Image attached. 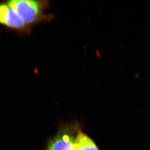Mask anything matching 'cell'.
Returning a JSON list of instances; mask_svg holds the SVG:
<instances>
[{
    "mask_svg": "<svg viewBox=\"0 0 150 150\" xmlns=\"http://www.w3.org/2000/svg\"><path fill=\"white\" fill-rule=\"evenodd\" d=\"M6 3L30 28L35 24L51 20L52 17L46 14L49 4L45 1L12 0Z\"/></svg>",
    "mask_w": 150,
    "mask_h": 150,
    "instance_id": "1",
    "label": "cell"
},
{
    "mask_svg": "<svg viewBox=\"0 0 150 150\" xmlns=\"http://www.w3.org/2000/svg\"><path fill=\"white\" fill-rule=\"evenodd\" d=\"M71 150H99L92 139L82 131H78L74 137Z\"/></svg>",
    "mask_w": 150,
    "mask_h": 150,
    "instance_id": "4",
    "label": "cell"
},
{
    "mask_svg": "<svg viewBox=\"0 0 150 150\" xmlns=\"http://www.w3.org/2000/svg\"><path fill=\"white\" fill-rule=\"evenodd\" d=\"M0 24L21 32H27L30 30V28L6 2L0 3Z\"/></svg>",
    "mask_w": 150,
    "mask_h": 150,
    "instance_id": "2",
    "label": "cell"
},
{
    "mask_svg": "<svg viewBox=\"0 0 150 150\" xmlns=\"http://www.w3.org/2000/svg\"><path fill=\"white\" fill-rule=\"evenodd\" d=\"M74 139L69 129H62L51 140L47 150H71Z\"/></svg>",
    "mask_w": 150,
    "mask_h": 150,
    "instance_id": "3",
    "label": "cell"
}]
</instances>
